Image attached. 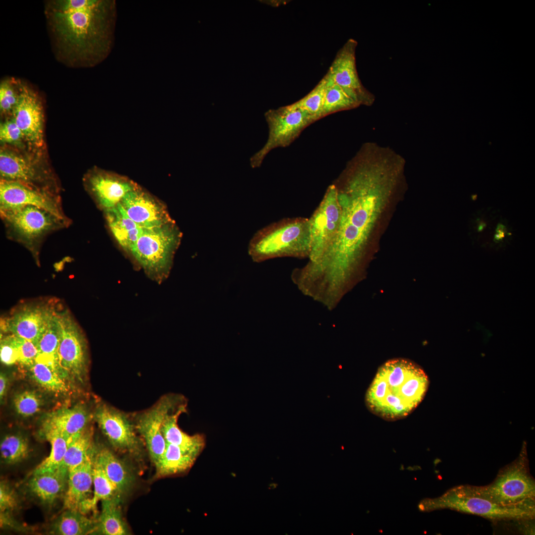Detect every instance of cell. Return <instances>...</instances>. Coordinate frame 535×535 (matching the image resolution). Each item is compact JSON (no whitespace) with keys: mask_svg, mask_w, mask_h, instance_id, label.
<instances>
[{"mask_svg":"<svg viewBox=\"0 0 535 535\" xmlns=\"http://www.w3.org/2000/svg\"><path fill=\"white\" fill-rule=\"evenodd\" d=\"M404 162L388 151L361 150L335 184L341 207L339 227L330 247L317 261L306 264L310 279L327 291L352 288L362 270L374 228L401 177Z\"/></svg>","mask_w":535,"mask_h":535,"instance_id":"cell-1","label":"cell"},{"mask_svg":"<svg viewBox=\"0 0 535 535\" xmlns=\"http://www.w3.org/2000/svg\"><path fill=\"white\" fill-rule=\"evenodd\" d=\"M47 30L57 61L74 68L95 67L109 55L114 42V0H48Z\"/></svg>","mask_w":535,"mask_h":535,"instance_id":"cell-2","label":"cell"},{"mask_svg":"<svg viewBox=\"0 0 535 535\" xmlns=\"http://www.w3.org/2000/svg\"><path fill=\"white\" fill-rule=\"evenodd\" d=\"M429 381L423 369L402 358L386 361L378 369L365 395L367 408L388 421L402 419L423 400Z\"/></svg>","mask_w":535,"mask_h":535,"instance_id":"cell-3","label":"cell"},{"mask_svg":"<svg viewBox=\"0 0 535 535\" xmlns=\"http://www.w3.org/2000/svg\"><path fill=\"white\" fill-rule=\"evenodd\" d=\"M309 219L288 217L258 230L250 240L248 253L255 262L276 258H309L311 251Z\"/></svg>","mask_w":535,"mask_h":535,"instance_id":"cell-4","label":"cell"},{"mask_svg":"<svg viewBox=\"0 0 535 535\" xmlns=\"http://www.w3.org/2000/svg\"><path fill=\"white\" fill-rule=\"evenodd\" d=\"M0 215L7 237L27 249L37 264L45 237L71 223L44 209L30 205L0 208Z\"/></svg>","mask_w":535,"mask_h":535,"instance_id":"cell-5","label":"cell"},{"mask_svg":"<svg viewBox=\"0 0 535 535\" xmlns=\"http://www.w3.org/2000/svg\"><path fill=\"white\" fill-rule=\"evenodd\" d=\"M182 236L174 221L143 228L131 254L150 277L160 282L169 273Z\"/></svg>","mask_w":535,"mask_h":535,"instance_id":"cell-6","label":"cell"},{"mask_svg":"<svg viewBox=\"0 0 535 535\" xmlns=\"http://www.w3.org/2000/svg\"><path fill=\"white\" fill-rule=\"evenodd\" d=\"M467 485L474 493L502 506L535 505V482L530 473L526 448L500 470L489 484Z\"/></svg>","mask_w":535,"mask_h":535,"instance_id":"cell-7","label":"cell"},{"mask_svg":"<svg viewBox=\"0 0 535 535\" xmlns=\"http://www.w3.org/2000/svg\"><path fill=\"white\" fill-rule=\"evenodd\" d=\"M423 505L426 509L447 508L497 521L533 520L535 516V505L502 506L474 493L467 485L454 487Z\"/></svg>","mask_w":535,"mask_h":535,"instance_id":"cell-8","label":"cell"},{"mask_svg":"<svg viewBox=\"0 0 535 535\" xmlns=\"http://www.w3.org/2000/svg\"><path fill=\"white\" fill-rule=\"evenodd\" d=\"M265 116L268 126V136L263 147L250 158L252 168L260 166L272 150L289 146L306 127L317 120L292 104L269 109Z\"/></svg>","mask_w":535,"mask_h":535,"instance_id":"cell-9","label":"cell"},{"mask_svg":"<svg viewBox=\"0 0 535 535\" xmlns=\"http://www.w3.org/2000/svg\"><path fill=\"white\" fill-rule=\"evenodd\" d=\"M57 300L33 301L21 304L1 319L3 333L26 339L36 346L60 310Z\"/></svg>","mask_w":535,"mask_h":535,"instance_id":"cell-10","label":"cell"},{"mask_svg":"<svg viewBox=\"0 0 535 535\" xmlns=\"http://www.w3.org/2000/svg\"><path fill=\"white\" fill-rule=\"evenodd\" d=\"M56 319L59 334L58 355L60 368L64 376L66 375L82 382L88 365L84 334L68 310H60Z\"/></svg>","mask_w":535,"mask_h":535,"instance_id":"cell-11","label":"cell"},{"mask_svg":"<svg viewBox=\"0 0 535 535\" xmlns=\"http://www.w3.org/2000/svg\"><path fill=\"white\" fill-rule=\"evenodd\" d=\"M0 180L19 182L53 195H59V186L51 171L11 148L0 151Z\"/></svg>","mask_w":535,"mask_h":535,"instance_id":"cell-12","label":"cell"},{"mask_svg":"<svg viewBox=\"0 0 535 535\" xmlns=\"http://www.w3.org/2000/svg\"><path fill=\"white\" fill-rule=\"evenodd\" d=\"M341 216V207L334 184L329 185L319 206L309 218L311 251L309 262L318 260L333 241Z\"/></svg>","mask_w":535,"mask_h":535,"instance_id":"cell-13","label":"cell"},{"mask_svg":"<svg viewBox=\"0 0 535 535\" xmlns=\"http://www.w3.org/2000/svg\"><path fill=\"white\" fill-rule=\"evenodd\" d=\"M186 403L185 398L181 395H165L137 418L136 430L154 464L159 461L166 448V442L161 431L164 419L168 414Z\"/></svg>","mask_w":535,"mask_h":535,"instance_id":"cell-14","label":"cell"},{"mask_svg":"<svg viewBox=\"0 0 535 535\" xmlns=\"http://www.w3.org/2000/svg\"><path fill=\"white\" fill-rule=\"evenodd\" d=\"M94 419L114 449L132 454L140 451L142 440L136 433L135 425L126 413L102 404L96 408Z\"/></svg>","mask_w":535,"mask_h":535,"instance_id":"cell-15","label":"cell"},{"mask_svg":"<svg viewBox=\"0 0 535 535\" xmlns=\"http://www.w3.org/2000/svg\"><path fill=\"white\" fill-rule=\"evenodd\" d=\"M357 44L355 40L349 39L338 51L327 74L359 106H370L375 98L364 87L358 76L355 56Z\"/></svg>","mask_w":535,"mask_h":535,"instance_id":"cell-16","label":"cell"},{"mask_svg":"<svg viewBox=\"0 0 535 535\" xmlns=\"http://www.w3.org/2000/svg\"><path fill=\"white\" fill-rule=\"evenodd\" d=\"M83 182L87 191L104 212L116 207L127 193L139 186L127 176L98 167L90 169Z\"/></svg>","mask_w":535,"mask_h":535,"instance_id":"cell-17","label":"cell"},{"mask_svg":"<svg viewBox=\"0 0 535 535\" xmlns=\"http://www.w3.org/2000/svg\"><path fill=\"white\" fill-rule=\"evenodd\" d=\"M22 131L25 142L39 148L44 144V108L39 94L22 81L17 103L11 117Z\"/></svg>","mask_w":535,"mask_h":535,"instance_id":"cell-18","label":"cell"},{"mask_svg":"<svg viewBox=\"0 0 535 535\" xmlns=\"http://www.w3.org/2000/svg\"><path fill=\"white\" fill-rule=\"evenodd\" d=\"M23 205L40 208L63 220L71 222L63 212L59 196L19 182L0 180V208Z\"/></svg>","mask_w":535,"mask_h":535,"instance_id":"cell-19","label":"cell"},{"mask_svg":"<svg viewBox=\"0 0 535 535\" xmlns=\"http://www.w3.org/2000/svg\"><path fill=\"white\" fill-rule=\"evenodd\" d=\"M119 204L142 228L160 226L174 221L165 205L140 185L127 193Z\"/></svg>","mask_w":535,"mask_h":535,"instance_id":"cell-20","label":"cell"},{"mask_svg":"<svg viewBox=\"0 0 535 535\" xmlns=\"http://www.w3.org/2000/svg\"><path fill=\"white\" fill-rule=\"evenodd\" d=\"M96 448L82 464L68 472L63 501L65 509L79 511L85 514L90 512L93 458Z\"/></svg>","mask_w":535,"mask_h":535,"instance_id":"cell-21","label":"cell"},{"mask_svg":"<svg viewBox=\"0 0 535 535\" xmlns=\"http://www.w3.org/2000/svg\"><path fill=\"white\" fill-rule=\"evenodd\" d=\"M93 418L94 414L85 405L78 404L50 413L45 418L42 427L55 429L69 440L90 425Z\"/></svg>","mask_w":535,"mask_h":535,"instance_id":"cell-22","label":"cell"},{"mask_svg":"<svg viewBox=\"0 0 535 535\" xmlns=\"http://www.w3.org/2000/svg\"><path fill=\"white\" fill-rule=\"evenodd\" d=\"M67 479L68 471L63 466L54 471L33 473L27 485L41 501L51 504L64 491Z\"/></svg>","mask_w":535,"mask_h":535,"instance_id":"cell-23","label":"cell"},{"mask_svg":"<svg viewBox=\"0 0 535 535\" xmlns=\"http://www.w3.org/2000/svg\"><path fill=\"white\" fill-rule=\"evenodd\" d=\"M186 404H183L166 416L162 425L161 431L166 443L198 456L206 445L205 436L202 434L190 435L182 431L177 423L180 415L186 412Z\"/></svg>","mask_w":535,"mask_h":535,"instance_id":"cell-24","label":"cell"},{"mask_svg":"<svg viewBox=\"0 0 535 535\" xmlns=\"http://www.w3.org/2000/svg\"><path fill=\"white\" fill-rule=\"evenodd\" d=\"M104 213L114 237L121 247L131 254L143 228L129 217L119 204Z\"/></svg>","mask_w":535,"mask_h":535,"instance_id":"cell-25","label":"cell"},{"mask_svg":"<svg viewBox=\"0 0 535 535\" xmlns=\"http://www.w3.org/2000/svg\"><path fill=\"white\" fill-rule=\"evenodd\" d=\"M198 456L166 443L162 456L155 464L157 477L181 474L190 469Z\"/></svg>","mask_w":535,"mask_h":535,"instance_id":"cell-26","label":"cell"},{"mask_svg":"<svg viewBox=\"0 0 535 535\" xmlns=\"http://www.w3.org/2000/svg\"><path fill=\"white\" fill-rule=\"evenodd\" d=\"M93 435L94 428L90 425L69 440L63 461L68 472L82 464L95 451Z\"/></svg>","mask_w":535,"mask_h":535,"instance_id":"cell-27","label":"cell"},{"mask_svg":"<svg viewBox=\"0 0 535 535\" xmlns=\"http://www.w3.org/2000/svg\"><path fill=\"white\" fill-rule=\"evenodd\" d=\"M95 457L109 480L121 494L130 485L132 477L124 464L107 448L96 449Z\"/></svg>","mask_w":535,"mask_h":535,"instance_id":"cell-28","label":"cell"},{"mask_svg":"<svg viewBox=\"0 0 535 535\" xmlns=\"http://www.w3.org/2000/svg\"><path fill=\"white\" fill-rule=\"evenodd\" d=\"M97 522L82 512L66 509L54 522L52 532L60 535H82L95 532Z\"/></svg>","mask_w":535,"mask_h":535,"instance_id":"cell-29","label":"cell"},{"mask_svg":"<svg viewBox=\"0 0 535 535\" xmlns=\"http://www.w3.org/2000/svg\"><path fill=\"white\" fill-rule=\"evenodd\" d=\"M120 496L117 494L102 501V511L97 522V529L106 535H125L128 533L121 517Z\"/></svg>","mask_w":535,"mask_h":535,"instance_id":"cell-30","label":"cell"},{"mask_svg":"<svg viewBox=\"0 0 535 535\" xmlns=\"http://www.w3.org/2000/svg\"><path fill=\"white\" fill-rule=\"evenodd\" d=\"M42 432L50 443L51 451L49 455L37 466L33 473L54 471L64 466L63 461L69 440L61 432L54 428L42 427Z\"/></svg>","mask_w":535,"mask_h":535,"instance_id":"cell-31","label":"cell"},{"mask_svg":"<svg viewBox=\"0 0 535 535\" xmlns=\"http://www.w3.org/2000/svg\"><path fill=\"white\" fill-rule=\"evenodd\" d=\"M59 328L55 315L36 345L38 355L35 362L47 365L64 377L59 364Z\"/></svg>","mask_w":535,"mask_h":535,"instance_id":"cell-32","label":"cell"},{"mask_svg":"<svg viewBox=\"0 0 535 535\" xmlns=\"http://www.w3.org/2000/svg\"><path fill=\"white\" fill-rule=\"evenodd\" d=\"M28 368L31 377L44 389L57 395L69 392L64 377L49 366L35 362Z\"/></svg>","mask_w":535,"mask_h":535,"instance_id":"cell-33","label":"cell"},{"mask_svg":"<svg viewBox=\"0 0 535 535\" xmlns=\"http://www.w3.org/2000/svg\"><path fill=\"white\" fill-rule=\"evenodd\" d=\"M326 87L323 106L322 117L337 111L350 109L359 106L340 86L336 84L326 73Z\"/></svg>","mask_w":535,"mask_h":535,"instance_id":"cell-34","label":"cell"},{"mask_svg":"<svg viewBox=\"0 0 535 535\" xmlns=\"http://www.w3.org/2000/svg\"><path fill=\"white\" fill-rule=\"evenodd\" d=\"M30 452L27 438L18 433L8 434L2 439L0 445V458L7 465H14L23 461Z\"/></svg>","mask_w":535,"mask_h":535,"instance_id":"cell-35","label":"cell"},{"mask_svg":"<svg viewBox=\"0 0 535 535\" xmlns=\"http://www.w3.org/2000/svg\"><path fill=\"white\" fill-rule=\"evenodd\" d=\"M93 481L94 493L90 501V511L96 510L99 501L120 494L116 487L105 474L95 457V453L93 464Z\"/></svg>","mask_w":535,"mask_h":535,"instance_id":"cell-36","label":"cell"},{"mask_svg":"<svg viewBox=\"0 0 535 535\" xmlns=\"http://www.w3.org/2000/svg\"><path fill=\"white\" fill-rule=\"evenodd\" d=\"M326 87V80L324 76L309 93L292 105L307 112L317 120L322 118Z\"/></svg>","mask_w":535,"mask_h":535,"instance_id":"cell-37","label":"cell"},{"mask_svg":"<svg viewBox=\"0 0 535 535\" xmlns=\"http://www.w3.org/2000/svg\"><path fill=\"white\" fill-rule=\"evenodd\" d=\"M22 81L14 77L2 80L0 84V111L2 116H12L17 103Z\"/></svg>","mask_w":535,"mask_h":535,"instance_id":"cell-38","label":"cell"},{"mask_svg":"<svg viewBox=\"0 0 535 535\" xmlns=\"http://www.w3.org/2000/svg\"><path fill=\"white\" fill-rule=\"evenodd\" d=\"M13 402L16 413L25 418L39 412L43 405L42 396L36 391L29 390L16 394Z\"/></svg>","mask_w":535,"mask_h":535,"instance_id":"cell-39","label":"cell"},{"mask_svg":"<svg viewBox=\"0 0 535 535\" xmlns=\"http://www.w3.org/2000/svg\"><path fill=\"white\" fill-rule=\"evenodd\" d=\"M10 334L18 353V363L27 367L32 365L38 355L36 346L26 339Z\"/></svg>","mask_w":535,"mask_h":535,"instance_id":"cell-40","label":"cell"},{"mask_svg":"<svg viewBox=\"0 0 535 535\" xmlns=\"http://www.w3.org/2000/svg\"><path fill=\"white\" fill-rule=\"evenodd\" d=\"M0 140L2 143L17 146L25 142L22 131L12 118L0 123Z\"/></svg>","mask_w":535,"mask_h":535,"instance_id":"cell-41","label":"cell"},{"mask_svg":"<svg viewBox=\"0 0 535 535\" xmlns=\"http://www.w3.org/2000/svg\"><path fill=\"white\" fill-rule=\"evenodd\" d=\"M0 356L1 362L5 365L11 366L18 363V353L10 334L1 337Z\"/></svg>","mask_w":535,"mask_h":535,"instance_id":"cell-42","label":"cell"},{"mask_svg":"<svg viewBox=\"0 0 535 535\" xmlns=\"http://www.w3.org/2000/svg\"><path fill=\"white\" fill-rule=\"evenodd\" d=\"M18 498L14 490L3 482L0 484V512H9L18 506Z\"/></svg>","mask_w":535,"mask_h":535,"instance_id":"cell-43","label":"cell"},{"mask_svg":"<svg viewBox=\"0 0 535 535\" xmlns=\"http://www.w3.org/2000/svg\"><path fill=\"white\" fill-rule=\"evenodd\" d=\"M9 385V379L4 373L0 374V399L2 401L7 394Z\"/></svg>","mask_w":535,"mask_h":535,"instance_id":"cell-44","label":"cell"}]
</instances>
